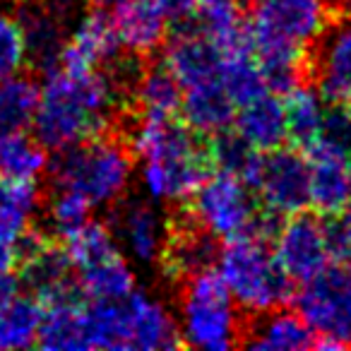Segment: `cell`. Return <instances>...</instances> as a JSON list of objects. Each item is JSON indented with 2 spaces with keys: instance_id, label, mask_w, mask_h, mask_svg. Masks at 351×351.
I'll return each mask as SVG.
<instances>
[{
  "instance_id": "obj_1",
  "label": "cell",
  "mask_w": 351,
  "mask_h": 351,
  "mask_svg": "<svg viewBox=\"0 0 351 351\" xmlns=\"http://www.w3.org/2000/svg\"><path fill=\"white\" fill-rule=\"evenodd\" d=\"M128 113L101 68L82 75L53 70L39 89L32 130L46 149L58 152L118 130Z\"/></svg>"
},
{
  "instance_id": "obj_2",
  "label": "cell",
  "mask_w": 351,
  "mask_h": 351,
  "mask_svg": "<svg viewBox=\"0 0 351 351\" xmlns=\"http://www.w3.org/2000/svg\"><path fill=\"white\" fill-rule=\"evenodd\" d=\"M135 169V152L121 130L104 132L68 149H58L49 159V178L53 186L68 188L92 207L113 205L125 195Z\"/></svg>"
},
{
  "instance_id": "obj_3",
  "label": "cell",
  "mask_w": 351,
  "mask_h": 351,
  "mask_svg": "<svg viewBox=\"0 0 351 351\" xmlns=\"http://www.w3.org/2000/svg\"><path fill=\"white\" fill-rule=\"evenodd\" d=\"M217 267L234 301L250 315L289 306L296 291V284L279 267L269 243L253 236L226 241Z\"/></svg>"
},
{
  "instance_id": "obj_4",
  "label": "cell",
  "mask_w": 351,
  "mask_h": 351,
  "mask_svg": "<svg viewBox=\"0 0 351 351\" xmlns=\"http://www.w3.org/2000/svg\"><path fill=\"white\" fill-rule=\"evenodd\" d=\"M181 337L186 346L226 351L241 344L243 317L219 269L210 267L181 284Z\"/></svg>"
},
{
  "instance_id": "obj_5",
  "label": "cell",
  "mask_w": 351,
  "mask_h": 351,
  "mask_svg": "<svg viewBox=\"0 0 351 351\" xmlns=\"http://www.w3.org/2000/svg\"><path fill=\"white\" fill-rule=\"evenodd\" d=\"M291 303L315 335L313 349L351 346V263H330L293 291Z\"/></svg>"
},
{
  "instance_id": "obj_6",
  "label": "cell",
  "mask_w": 351,
  "mask_h": 351,
  "mask_svg": "<svg viewBox=\"0 0 351 351\" xmlns=\"http://www.w3.org/2000/svg\"><path fill=\"white\" fill-rule=\"evenodd\" d=\"M330 0H250L248 27L253 49L291 46L311 51L315 39L337 20Z\"/></svg>"
},
{
  "instance_id": "obj_7",
  "label": "cell",
  "mask_w": 351,
  "mask_h": 351,
  "mask_svg": "<svg viewBox=\"0 0 351 351\" xmlns=\"http://www.w3.org/2000/svg\"><path fill=\"white\" fill-rule=\"evenodd\" d=\"M183 205L197 224L219 241L248 236L255 215L260 212V200L253 188L221 171L212 173Z\"/></svg>"
},
{
  "instance_id": "obj_8",
  "label": "cell",
  "mask_w": 351,
  "mask_h": 351,
  "mask_svg": "<svg viewBox=\"0 0 351 351\" xmlns=\"http://www.w3.org/2000/svg\"><path fill=\"white\" fill-rule=\"evenodd\" d=\"M219 250V239L210 234L205 226L197 224L188 215L186 205L178 202L173 217L166 219V236L156 265H159V272L166 282L173 284V287H181L193 274L217 267Z\"/></svg>"
},
{
  "instance_id": "obj_9",
  "label": "cell",
  "mask_w": 351,
  "mask_h": 351,
  "mask_svg": "<svg viewBox=\"0 0 351 351\" xmlns=\"http://www.w3.org/2000/svg\"><path fill=\"white\" fill-rule=\"evenodd\" d=\"M253 191L260 205L282 217L311 205V159L296 147H279L260 156Z\"/></svg>"
},
{
  "instance_id": "obj_10",
  "label": "cell",
  "mask_w": 351,
  "mask_h": 351,
  "mask_svg": "<svg viewBox=\"0 0 351 351\" xmlns=\"http://www.w3.org/2000/svg\"><path fill=\"white\" fill-rule=\"evenodd\" d=\"M274 258L293 284H303L332 263L327 243L325 217L313 212H296L284 217L274 236Z\"/></svg>"
},
{
  "instance_id": "obj_11",
  "label": "cell",
  "mask_w": 351,
  "mask_h": 351,
  "mask_svg": "<svg viewBox=\"0 0 351 351\" xmlns=\"http://www.w3.org/2000/svg\"><path fill=\"white\" fill-rule=\"evenodd\" d=\"M311 56V84L325 104L351 97V17H337L315 39Z\"/></svg>"
},
{
  "instance_id": "obj_12",
  "label": "cell",
  "mask_w": 351,
  "mask_h": 351,
  "mask_svg": "<svg viewBox=\"0 0 351 351\" xmlns=\"http://www.w3.org/2000/svg\"><path fill=\"white\" fill-rule=\"evenodd\" d=\"M123 51L121 39L113 27L111 10L104 5H89V10L80 17L75 29L65 39L60 51L58 70L73 75L92 73L106 65L111 58H116Z\"/></svg>"
},
{
  "instance_id": "obj_13",
  "label": "cell",
  "mask_w": 351,
  "mask_h": 351,
  "mask_svg": "<svg viewBox=\"0 0 351 351\" xmlns=\"http://www.w3.org/2000/svg\"><path fill=\"white\" fill-rule=\"evenodd\" d=\"M164 65L183 89L207 82H221L224 51L193 27H173L164 41Z\"/></svg>"
},
{
  "instance_id": "obj_14",
  "label": "cell",
  "mask_w": 351,
  "mask_h": 351,
  "mask_svg": "<svg viewBox=\"0 0 351 351\" xmlns=\"http://www.w3.org/2000/svg\"><path fill=\"white\" fill-rule=\"evenodd\" d=\"M108 226L116 236L118 245L140 265H152L159 258L164 245L166 219L152 202L140 197H121L113 202Z\"/></svg>"
},
{
  "instance_id": "obj_15",
  "label": "cell",
  "mask_w": 351,
  "mask_h": 351,
  "mask_svg": "<svg viewBox=\"0 0 351 351\" xmlns=\"http://www.w3.org/2000/svg\"><path fill=\"white\" fill-rule=\"evenodd\" d=\"M111 8L123 51L149 58L164 46L171 22L161 0H118Z\"/></svg>"
},
{
  "instance_id": "obj_16",
  "label": "cell",
  "mask_w": 351,
  "mask_h": 351,
  "mask_svg": "<svg viewBox=\"0 0 351 351\" xmlns=\"http://www.w3.org/2000/svg\"><path fill=\"white\" fill-rule=\"evenodd\" d=\"M128 315V339L130 349L142 351H171L183 349V337L178 320L173 313L154 296H147L145 291H132L123 298Z\"/></svg>"
},
{
  "instance_id": "obj_17",
  "label": "cell",
  "mask_w": 351,
  "mask_h": 351,
  "mask_svg": "<svg viewBox=\"0 0 351 351\" xmlns=\"http://www.w3.org/2000/svg\"><path fill=\"white\" fill-rule=\"evenodd\" d=\"M15 272L20 274L17 279L25 284L27 291L39 298L41 303L82 293L80 282L75 279L73 260L58 239H51L44 248L27 258Z\"/></svg>"
},
{
  "instance_id": "obj_18",
  "label": "cell",
  "mask_w": 351,
  "mask_h": 351,
  "mask_svg": "<svg viewBox=\"0 0 351 351\" xmlns=\"http://www.w3.org/2000/svg\"><path fill=\"white\" fill-rule=\"evenodd\" d=\"M313 339L315 335L311 327L298 317L296 311L284 306L255 313L253 320H245L239 346L258 351H301L313 349Z\"/></svg>"
},
{
  "instance_id": "obj_19",
  "label": "cell",
  "mask_w": 351,
  "mask_h": 351,
  "mask_svg": "<svg viewBox=\"0 0 351 351\" xmlns=\"http://www.w3.org/2000/svg\"><path fill=\"white\" fill-rule=\"evenodd\" d=\"M234 130L263 154L284 147L289 142V132L282 97L274 92H265L236 106Z\"/></svg>"
},
{
  "instance_id": "obj_20",
  "label": "cell",
  "mask_w": 351,
  "mask_h": 351,
  "mask_svg": "<svg viewBox=\"0 0 351 351\" xmlns=\"http://www.w3.org/2000/svg\"><path fill=\"white\" fill-rule=\"evenodd\" d=\"M84 293L53 298L44 303L39 339L36 346L51 351H80L87 349L84 344Z\"/></svg>"
},
{
  "instance_id": "obj_21",
  "label": "cell",
  "mask_w": 351,
  "mask_h": 351,
  "mask_svg": "<svg viewBox=\"0 0 351 351\" xmlns=\"http://www.w3.org/2000/svg\"><path fill=\"white\" fill-rule=\"evenodd\" d=\"M181 101L183 87L164 65V60L159 63L147 60L132 94V113L152 118H176L181 111Z\"/></svg>"
},
{
  "instance_id": "obj_22",
  "label": "cell",
  "mask_w": 351,
  "mask_h": 351,
  "mask_svg": "<svg viewBox=\"0 0 351 351\" xmlns=\"http://www.w3.org/2000/svg\"><path fill=\"white\" fill-rule=\"evenodd\" d=\"M178 113L188 128H193L200 135H212L234 123L236 104L231 101L221 82H207L183 89V101Z\"/></svg>"
},
{
  "instance_id": "obj_23",
  "label": "cell",
  "mask_w": 351,
  "mask_h": 351,
  "mask_svg": "<svg viewBox=\"0 0 351 351\" xmlns=\"http://www.w3.org/2000/svg\"><path fill=\"white\" fill-rule=\"evenodd\" d=\"M351 202L349 166L332 156L311 159V205L317 215L332 217Z\"/></svg>"
},
{
  "instance_id": "obj_24",
  "label": "cell",
  "mask_w": 351,
  "mask_h": 351,
  "mask_svg": "<svg viewBox=\"0 0 351 351\" xmlns=\"http://www.w3.org/2000/svg\"><path fill=\"white\" fill-rule=\"evenodd\" d=\"M327 104L317 94L311 82L298 84L289 94H284V113H287V132L289 145L306 154L315 140L317 130L325 118Z\"/></svg>"
},
{
  "instance_id": "obj_25",
  "label": "cell",
  "mask_w": 351,
  "mask_h": 351,
  "mask_svg": "<svg viewBox=\"0 0 351 351\" xmlns=\"http://www.w3.org/2000/svg\"><path fill=\"white\" fill-rule=\"evenodd\" d=\"M44 303L32 293H15L0 306V351L32 349L39 339Z\"/></svg>"
},
{
  "instance_id": "obj_26",
  "label": "cell",
  "mask_w": 351,
  "mask_h": 351,
  "mask_svg": "<svg viewBox=\"0 0 351 351\" xmlns=\"http://www.w3.org/2000/svg\"><path fill=\"white\" fill-rule=\"evenodd\" d=\"M49 169V149L36 137L10 132L0 137V178L36 183Z\"/></svg>"
},
{
  "instance_id": "obj_27",
  "label": "cell",
  "mask_w": 351,
  "mask_h": 351,
  "mask_svg": "<svg viewBox=\"0 0 351 351\" xmlns=\"http://www.w3.org/2000/svg\"><path fill=\"white\" fill-rule=\"evenodd\" d=\"M84 344H87V349L106 351L130 349L128 315L123 301L84 303Z\"/></svg>"
},
{
  "instance_id": "obj_28",
  "label": "cell",
  "mask_w": 351,
  "mask_h": 351,
  "mask_svg": "<svg viewBox=\"0 0 351 351\" xmlns=\"http://www.w3.org/2000/svg\"><path fill=\"white\" fill-rule=\"evenodd\" d=\"M205 142H207V154H210V161H212V166H215V171L236 176V178H241V181L253 188L263 152L253 149V147H250L239 132L231 130V128H221V130L212 132V135H205Z\"/></svg>"
},
{
  "instance_id": "obj_29",
  "label": "cell",
  "mask_w": 351,
  "mask_h": 351,
  "mask_svg": "<svg viewBox=\"0 0 351 351\" xmlns=\"http://www.w3.org/2000/svg\"><path fill=\"white\" fill-rule=\"evenodd\" d=\"M39 89L32 75L0 80V137L29 130L39 104Z\"/></svg>"
},
{
  "instance_id": "obj_30",
  "label": "cell",
  "mask_w": 351,
  "mask_h": 351,
  "mask_svg": "<svg viewBox=\"0 0 351 351\" xmlns=\"http://www.w3.org/2000/svg\"><path fill=\"white\" fill-rule=\"evenodd\" d=\"M77 282L87 301H123L135 291V274L123 253L80 269Z\"/></svg>"
},
{
  "instance_id": "obj_31",
  "label": "cell",
  "mask_w": 351,
  "mask_h": 351,
  "mask_svg": "<svg viewBox=\"0 0 351 351\" xmlns=\"http://www.w3.org/2000/svg\"><path fill=\"white\" fill-rule=\"evenodd\" d=\"M60 243L65 245V250H68L77 272L92 267L97 263H104V260L113 258V255H121V245H118L111 226L106 221H97V219L84 221L80 229L68 234Z\"/></svg>"
},
{
  "instance_id": "obj_32",
  "label": "cell",
  "mask_w": 351,
  "mask_h": 351,
  "mask_svg": "<svg viewBox=\"0 0 351 351\" xmlns=\"http://www.w3.org/2000/svg\"><path fill=\"white\" fill-rule=\"evenodd\" d=\"M221 84L236 106L269 92L265 84L263 70L258 65L253 49L224 53V68H221Z\"/></svg>"
},
{
  "instance_id": "obj_33",
  "label": "cell",
  "mask_w": 351,
  "mask_h": 351,
  "mask_svg": "<svg viewBox=\"0 0 351 351\" xmlns=\"http://www.w3.org/2000/svg\"><path fill=\"white\" fill-rule=\"evenodd\" d=\"M41 205V193L32 181L0 178V229L22 234Z\"/></svg>"
},
{
  "instance_id": "obj_34",
  "label": "cell",
  "mask_w": 351,
  "mask_h": 351,
  "mask_svg": "<svg viewBox=\"0 0 351 351\" xmlns=\"http://www.w3.org/2000/svg\"><path fill=\"white\" fill-rule=\"evenodd\" d=\"M308 159L315 156H332V159L349 161L351 156V111L344 104H327L325 118L313 140Z\"/></svg>"
},
{
  "instance_id": "obj_35",
  "label": "cell",
  "mask_w": 351,
  "mask_h": 351,
  "mask_svg": "<svg viewBox=\"0 0 351 351\" xmlns=\"http://www.w3.org/2000/svg\"><path fill=\"white\" fill-rule=\"evenodd\" d=\"M89 212L92 205L80 193L53 186V191L46 197V231L53 239L63 241L84 221H89Z\"/></svg>"
},
{
  "instance_id": "obj_36",
  "label": "cell",
  "mask_w": 351,
  "mask_h": 351,
  "mask_svg": "<svg viewBox=\"0 0 351 351\" xmlns=\"http://www.w3.org/2000/svg\"><path fill=\"white\" fill-rule=\"evenodd\" d=\"M27 65L25 32L15 15L0 10V80L20 75Z\"/></svg>"
},
{
  "instance_id": "obj_37",
  "label": "cell",
  "mask_w": 351,
  "mask_h": 351,
  "mask_svg": "<svg viewBox=\"0 0 351 351\" xmlns=\"http://www.w3.org/2000/svg\"><path fill=\"white\" fill-rule=\"evenodd\" d=\"M332 263H351V202L341 212L325 217Z\"/></svg>"
},
{
  "instance_id": "obj_38",
  "label": "cell",
  "mask_w": 351,
  "mask_h": 351,
  "mask_svg": "<svg viewBox=\"0 0 351 351\" xmlns=\"http://www.w3.org/2000/svg\"><path fill=\"white\" fill-rule=\"evenodd\" d=\"M17 236L12 231L0 229V272H15V245Z\"/></svg>"
},
{
  "instance_id": "obj_39",
  "label": "cell",
  "mask_w": 351,
  "mask_h": 351,
  "mask_svg": "<svg viewBox=\"0 0 351 351\" xmlns=\"http://www.w3.org/2000/svg\"><path fill=\"white\" fill-rule=\"evenodd\" d=\"M94 5H104V8H108V5H113V3H118V0H92Z\"/></svg>"
},
{
  "instance_id": "obj_40",
  "label": "cell",
  "mask_w": 351,
  "mask_h": 351,
  "mask_svg": "<svg viewBox=\"0 0 351 351\" xmlns=\"http://www.w3.org/2000/svg\"><path fill=\"white\" fill-rule=\"evenodd\" d=\"M346 3V12H349V17H351V0H344Z\"/></svg>"
},
{
  "instance_id": "obj_41",
  "label": "cell",
  "mask_w": 351,
  "mask_h": 351,
  "mask_svg": "<svg viewBox=\"0 0 351 351\" xmlns=\"http://www.w3.org/2000/svg\"><path fill=\"white\" fill-rule=\"evenodd\" d=\"M344 106H346V108H349V111H351V97H349V99H346V101H344Z\"/></svg>"
},
{
  "instance_id": "obj_42",
  "label": "cell",
  "mask_w": 351,
  "mask_h": 351,
  "mask_svg": "<svg viewBox=\"0 0 351 351\" xmlns=\"http://www.w3.org/2000/svg\"><path fill=\"white\" fill-rule=\"evenodd\" d=\"M346 166H349V178H351V156H349V161H346Z\"/></svg>"
}]
</instances>
